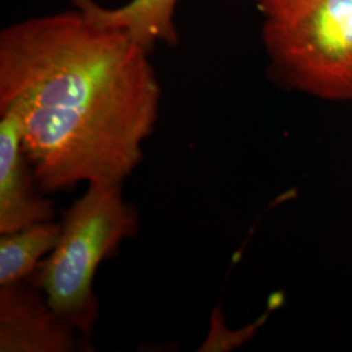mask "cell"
I'll return each instance as SVG.
<instances>
[{
	"label": "cell",
	"instance_id": "52a82bcc",
	"mask_svg": "<svg viewBox=\"0 0 352 352\" xmlns=\"http://www.w3.org/2000/svg\"><path fill=\"white\" fill-rule=\"evenodd\" d=\"M62 222H41L0 238V286L26 280L56 245Z\"/></svg>",
	"mask_w": 352,
	"mask_h": 352
},
{
	"label": "cell",
	"instance_id": "3957f363",
	"mask_svg": "<svg viewBox=\"0 0 352 352\" xmlns=\"http://www.w3.org/2000/svg\"><path fill=\"white\" fill-rule=\"evenodd\" d=\"M138 227L139 213L123 199L122 184L90 183L64 214L56 245L29 278L54 311L87 338L100 312L93 289L97 269Z\"/></svg>",
	"mask_w": 352,
	"mask_h": 352
},
{
	"label": "cell",
	"instance_id": "6da1fadb",
	"mask_svg": "<svg viewBox=\"0 0 352 352\" xmlns=\"http://www.w3.org/2000/svg\"><path fill=\"white\" fill-rule=\"evenodd\" d=\"M149 55L78 8L1 30L0 113L17 122L42 192L122 184L139 166L162 97Z\"/></svg>",
	"mask_w": 352,
	"mask_h": 352
},
{
	"label": "cell",
	"instance_id": "277c9868",
	"mask_svg": "<svg viewBox=\"0 0 352 352\" xmlns=\"http://www.w3.org/2000/svg\"><path fill=\"white\" fill-rule=\"evenodd\" d=\"M84 338L29 279L0 286V351L74 352Z\"/></svg>",
	"mask_w": 352,
	"mask_h": 352
},
{
	"label": "cell",
	"instance_id": "5b68a950",
	"mask_svg": "<svg viewBox=\"0 0 352 352\" xmlns=\"http://www.w3.org/2000/svg\"><path fill=\"white\" fill-rule=\"evenodd\" d=\"M39 189L17 122L0 113V235L54 221L52 202Z\"/></svg>",
	"mask_w": 352,
	"mask_h": 352
},
{
	"label": "cell",
	"instance_id": "7a4b0ae2",
	"mask_svg": "<svg viewBox=\"0 0 352 352\" xmlns=\"http://www.w3.org/2000/svg\"><path fill=\"white\" fill-rule=\"evenodd\" d=\"M269 72L280 87L352 102V0H256Z\"/></svg>",
	"mask_w": 352,
	"mask_h": 352
},
{
	"label": "cell",
	"instance_id": "8992f818",
	"mask_svg": "<svg viewBox=\"0 0 352 352\" xmlns=\"http://www.w3.org/2000/svg\"><path fill=\"white\" fill-rule=\"evenodd\" d=\"M76 8L97 24L124 30L146 50L164 42L177 43L175 26L179 0H129L118 8H104L94 0H72Z\"/></svg>",
	"mask_w": 352,
	"mask_h": 352
}]
</instances>
